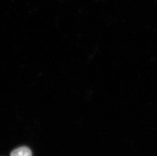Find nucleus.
Instances as JSON below:
<instances>
[{"instance_id": "nucleus-1", "label": "nucleus", "mask_w": 157, "mask_h": 156, "mask_svg": "<svg viewBox=\"0 0 157 156\" xmlns=\"http://www.w3.org/2000/svg\"><path fill=\"white\" fill-rule=\"evenodd\" d=\"M10 156H32V153L28 147H21L12 151Z\"/></svg>"}]
</instances>
